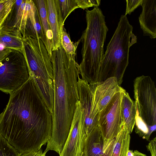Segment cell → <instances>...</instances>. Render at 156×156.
<instances>
[{
    "label": "cell",
    "mask_w": 156,
    "mask_h": 156,
    "mask_svg": "<svg viewBox=\"0 0 156 156\" xmlns=\"http://www.w3.org/2000/svg\"><path fill=\"white\" fill-rule=\"evenodd\" d=\"M9 94L0 114V134L20 154L39 151L51 136V114L30 76Z\"/></svg>",
    "instance_id": "1"
},
{
    "label": "cell",
    "mask_w": 156,
    "mask_h": 156,
    "mask_svg": "<svg viewBox=\"0 0 156 156\" xmlns=\"http://www.w3.org/2000/svg\"><path fill=\"white\" fill-rule=\"evenodd\" d=\"M130 140V133L124 123L105 156H126L129 150Z\"/></svg>",
    "instance_id": "15"
},
{
    "label": "cell",
    "mask_w": 156,
    "mask_h": 156,
    "mask_svg": "<svg viewBox=\"0 0 156 156\" xmlns=\"http://www.w3.org/2000/svg\"><path fill=\"white\" fill-rule=\"evenodd\" d=\"M12 50L0 43V63L9 55Z\"/></svg>",
    "instance_id": "27"
},
{
    "label": "cell",
    "mask_w": 156,
    "mask_h": 156,
    "mask_svg": "<svg viewBox=\"0 0 156 156\" xmlns=\"http://www.w3.org/2000/svg\"><path fill=\"white\" fill-rule=\"evenodd\" d=\"M58 0L63 23H64L70 13L79 7L76 0Z\"/></svg>",
    "instance_id": "20"
},
{
    "label": "cell",
    "mask_w": 156,
    "mask_h": 156,
    "mask_svg": "<svg viewBox=\"0 0 156 156\" xmlns=\"http://www.w3.org/2000/svg\"><path fill=\"white\" fill-rule=\"evenodd\" d=\"M134 102L139 116L148 126L156 125V89L149 76L142 75L134 81Z\"/></svg>",
    "instance_id": "8"
},
{
    "label": "cell",
    "mask_w": 156,
    "mask_h": 156,
    "mask_svg": "<svg viewBox=\"0 0 156 156\" xmlns=\"http://www.w3.org/2000/svg\"><path fill=\"white\" fill-rule=\"evenodd\" d=\"M77 89L83 117L85 131L87 136L98 126V116L94 113L93 109V95L89 83L78 77Z\"/></svg>",
    "instance_id": "10"
},
{
    "label": "cell",
    "mask_w": 156,
    "mask_h": 156,
    "mask_svg": "<svg viewBox=\"0 0 156 156\" xmlns=\"http://www.w3.org/2000/svg\"><path fill=\"white\" fill-rule=\"evenodd\" d=\"M23 55L29 76L33 79L47 107H53V69L50 57L42 40L31 37L23 38Z\"/></svg>",
    "instance_id": "5"
},
{
    "label": "cell",
    "mask_w": 156,
    "mask_h": 156,
    "mask_svg": "<svg viewBox=\"0 0 156 156\" xmlns=\"http://www.w3.org/2000/svg\"><path fill=\"white\" fill-rule=\"evenodd\" d=\"M89 84L93 95L94 112L98 115L99 113L105 108L115 95L120 91L121 87L115 77Z\"/></svg>",
    "instance_id": "11"
},
{
    "label": "cell",
    "mask_w": 156,
    "mask_h": 156,
    "mask_svg": "<svg viewBox=\"0 0 156 156\" xmlns=\"http://www.w3.org/2000/svg\"><path fill=\"white\" fill-rule=\"evenodd\" d=\"M121 100V111L124 122L130 134L135 124L136 110L134 102L129 94L122 87Z\"/></svg>",
    "instance_id": "18"
},
{
    "label": "cell",
    "mask_w": 156,
    "mask_h": 156,
    "mask_svg": "<svg viewBox=\"0 0 156 156\" xmlns=\"http://www.w3.org/2000/svg\"><path fill=\"white\" fill-rule=\"evenodd\" d=\"M38 12L44 36V44L50 57L52 55L51 41L52 33L49 27L46 9V0H32Z\"/></svg>",
    "instance_id": "17"
},
{
    "label": "cell",
    "mask_w": 156,
    "mask_h": 156,
    "mask_svg": "<svg viewBox=\"0 0 156 156\" xmlns=\"http://www.w3.org/2000/svg\"><path fill=\"white\" fill-rule=\"evenodd\" d=\"M15 0H0V29L10 11Z\"/></svg>",
    "instance_id": "24"
},
{
    "label": "cell",
    "mask_w": 156,
    "mask_h": 156,
    "mask_svg": "<svg viewBox=\"0 0 156 156\" xmlns=\"http://www.w3.org/2000/svg\"><path fill=\"white\" fill-rule=\"evenodd\" d=\"M156 137L150 141L146 146L147 150L150 151L151 156H156Z\"/></svg>",
    "instance_id": "28"
},
{
    "label": "cell",
    "mask_w": 156,
    "mask_h": 156,
    "mask_svg": "<svg viewBox=\"0 0 156 156\" xmlns=\"http://www.w3.org/2000/svg\"><path fill=\"white\" fill-rule=\"evenodd\" d=\"M83 153L80 155V156H82V155H83Z\"/></svg>",
    "instance_id": "32"
},
{
    "label": "cell",
    "mask_w": 156,
    "mask_h": 156,
    "mask_svg": "<svg viewBox=\"0 0 156 156\" xmlns=\"http://www.w3.org/2000/svg\"><path fill=\"white\" fill-rule=\"evenodd\" d=\"M135 105L136 110L135 120L136 126L135 132L143 139H145L147 140H149V138L148 137L149 131L148 126L139 116L137 108Z\"/></svg>",
    "instance_id": "21"
},
{
    "label": "cell",
    "mask_w": 156,
    "mask_h": 156,
    "mask_svg": "<svg viewBox=\"0 0 156 156\" xmlns=\"http://www.w3.org/2000/svg\"><path fill=\"white\" fill-rule=\"evenodd\" d=\"M134 156H147L145 154H143L137 150L133 151Z\"/></svg>",
    "instance_id": "30"
},
{
    "label": "cell",
    "mask_w": 156,
    "mask_h": 156,
    "mask_svg": "<svg viewBox=\"0 0 156 156\" xmlns=\"http://www.w3.org/2000/svg\"><path fill=\"white\" fill-rule=\"evenodd\" d=\"M20 154L0 134V156H20Z\"/></svg>",
    "instance_id": "23"
},
{
    "label": "cell",
    "mask_w": 156,
    "mask_h": 156,
    "mask_svg": "<svg viewBox=\"0 0 156 156\" xmlns=\"http://www.w3.org/2000/svg\"><path fill=\"white\" fill-rule=\"evenodd\" d=\"M29 78L23 55L12 50L0 63V90L9 94L22 86Z\"/></svg>",
    "instance_id": "6"
},
{
    "label": "cell",
    "mask_w": 156,
    "mask_h": 156,
    "mask_svg": "<svg viewBox=\"0 0 156 156\" xmlns=\"http://www.w3.org/2000/svg\"><path fill=\"white\" fill-rule=\"evenodd\" d=\"M80 42L79 39L74 44L70 40L69 35L67 33L64 27H63L61 33V46L67 54L76 56V50Z\"/></svg>",
    "instance_id": "19"
},
{
    "label": "cell",
    "mask_w": 156,
    "mask_h": 156,
    "mask_svg": "<svg viewBox=\"0 0 156 156\" xmlns=\"http://www.w3.org/2000/svg\"><path fill=\"white\" fill-rule=\"evenodd\" d=\"M142 10L139 20L144 36L156 37V0H143Z\"/></svg>",
    "instance_id": "13"
},
{
    "label": "cell",
    "mask_w": 156,
    "mask_h": 156,
    "mask_svg": "<svg viewBox=\"0 0 156 156\" xmlns=\"http://www.w3.org/2000/svg\"><path fill=\"white\" fill-rule=\"evenodd\" d=\"M143 0H126V9L125 14L130 15L136 8L141 5Z\"/></svg>",
    "instance_id": "26"
},
{
    "label": "cell",
    "mask_w": 156,
    "mask_h": 156,
    "mask_svg": "<svg viewBox=\"0 0 156 156\" xmlns=\"http://www.w3.org/2000/svg\"><path fill=\"white\" fill-rule=\"evenodd\" d=\"M86 138L82 110L78 100L69 134L59 156H80Z\"/></svg>",
    "instance_id": "9"
},
{
    "label": "cell",
    "mask_w": 156,
    "mask_h": 156,
    "mask_svg": "<svg viewBox=\"0 0 156 156\" xmlns=\"http://www.w3.org/2000/svg\"><path fill=\"white\" fill-rule=\"evenodd\" d=\"M105 18L98 7L86 10L87 24L80 39L82 44V58L78 70L81 79L89 84L94 83L104 54V45L108 31Z\"/></svg>",
    "instance_id": "3"
},
{
    "label": "cell",
    "mask_w": 156,
    "mask_h": 156,
    "mask_svg": "<svg viewBox=\"0 0 156 156\" xmlns=\"http://www.w3.org/2000/svg\"><path fill=\"white\" fill-rule=\"evenodd\" d=\"M121 87L99 114L98 126L102 136L105 156L125 123L121 111Z\"/></svg>",
    "instance_id": "7"
},
{
    "label": "cell",
    "mask_w": 156,
    "mask_h": 156,
    "mask_svg": "<svg viewBox=\"0 0 156 156\" xmlns=\"http://www.w3.org/2000/svg\"><path fill=\"white\" fill-rule=\"evenodd\" d=\"M133 27L125 15H122L118 26L108 44L101 62L94 83L115 77L120 86L129 64L130 48L137 42Z\"/></svg>",
    "instance_id": "4"
},
{
    "label": "cell",
    "mask_w": 156,
    "mask_h": 156,
    "mask_svg": "<svg viewBox=\"0 0 156 156\" xmlns=\"http://www.w3.org/2000/svg\"><path fill=\"white\" fill-rule=\"evenodd\" d=\"M79 8L83 9L91 7H98L100 5V0H76Z\"/></svg>",
    "instance_id": "25"
},
{
    "label": "cell",
    "mask_w": 156,
    "mask_h": 156,
    "mask_svg": "<svg viewBox=\"0 0 156 156\" xmlns=\"http://www.w3.org/2000/svg\"><path fill=\"white\" fill-rule=\"evenodd\" d=\"M23 2V0H15L3 26L15 27L18 12Z\"/></svg>",
    "instance_id": "22"
},
{
    "label": "cell",
    "mask_w": 156,
    "mask_h": 156,
    "mask_svg": "<svg viewBox=\"0 0 156 156\" xmlns=\"http://www.w3.org/2000/svg\"><path fill=\"white\" fill-rule=\"evenodd\" d=\"M126 156H134L133 151L129 150L127 153Z\"/></svg>",
    "instance_id": "31"
},
{
    "label": "cell",
    "mask_w": 156,
    "mask_h": 156,
    "mask_svg": "<svg viewBox=\"0 0 156 156\" xmlns=\"http://www.w3.org/2000/svg\"><path fill=\"white\" fill-rule=\"evenodd\" d=\"M103 149L102 136L98 126L85 139L82 156H105Z\"/></svg>",
    "instance_id": "16"
},
{
    "label": "cell",
    "mask_w": 156,
    "mask_h": 156,
    "mask_svg": "<svg viewBox=\"0 0 156 156\" xmlns=\"http://www.w3.org/2000/svg\"><path fill=\"white\" fill-rule=\"evenodd\" d=\"M48 23L51 31L52 51L61 46V33L64 27L58 0H46Z\"/></svg>",
    "instance_id": "12"
},
{
    "label": "cell",
    "mask_w": 156,
    "mask_h": 156,
    "mask_svg": "<svg viewBox=\"0 0 156 156\" xmlns=\"http://www.w3.org/2000/svg\"><path fill=\"white\" fill-rule=\"evenodd\" d=\"M46 153L44 152H43L42 149L41 148L38 151L20 154V156H46Z\"/></svg>",
    "instance_id": "29"
},
{
    "label": "cell",
    "mask_w": 156,
    "mask_h": 156,
    "mask_svg": "<svg viewBox=\"0 0 156 156\" xmlns=\"http://www.w3.org/2000/svg\"><path fill=\"white\" fill-rule=\"evenodd\" d=\"M23 37L16 28L3 26L0 29V43L12 50L23 52Z\"/></svg>",
    "instance_id": "14"
},
{
    "label": "cell",
    "mask_w": 156,
    "mask_h": 156,
    "mask_svg": "<svg viewBox=\"0 0 156 156\" xmlns=\"http://www.w3.org/2000/svg\"><path fill=\"white\" fill-rule=\"evenodd\" d=\"M75 56L67 54L62 47L50 57L53 69V109L51 136L45 150L61 153L67 139L79 100L77 89L79 64Z\"/></svg>",
    "instance_id": "2"
}]
</instances>
